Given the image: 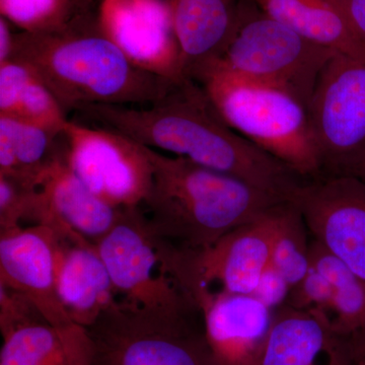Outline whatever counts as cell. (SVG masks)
I'll use <instances>...</instances> for the list:
<instances>
[{
    "label": "cell",
    "mask_w": 365,
    "mask_h": 365,
    "mask_svg": "<svg viewBox=\"0 0 365 365\" xmlns=\"http://www.w3.org/2000/svg\"><path fill=\"white\" fill-rule=\"evenodd\" d=\"M66 114L30 66L19 60L0 63V115L63 132Z\"/></svg>",
    "instance_id": "obj_23"
},
{
    "label": "cell",
    "mask_w": 365,
    "mask_h": 365,
    "mask_svg": "<svg viewBox=\"0 0 365 365\" xmlns=\"http://www.w3.org/2000/svg\"><path fill=\"white\" fill-rule=\"evenodd\" d=\"M241 0H169L185 78L217 58L234 32Z\"/></svg>",
    "instance_id": "obj_18"
},
{
    "label": "cell",
    "mask_w": 365,
    "mask_h": 365,
    "mask_svg": "<svg viewBox=\"0 0 365 365\" xmlns=\"http://www.w3.org/2000/svg\"><path fill=\"white\" fill-rule=\"evenodd\" d=\"M281 203L205 248L176 249L157 237L165 270L187 295L194 292L253 294L270 263Z\"/></svg>",
    "instance_id": "obj_7"
},
{
    "label": "cell",
    "mask_w": 365,
    "mask_h": 365,
    "mask_svg": "<svg viewBox=\"0 0 365 365\" xmlns=\"http://www.w3.org/2000/svg\"><path fill=\"white\" fill-rule=\"evenodd\" d=\"M103 128L175 157L237 178L283 200L304 181L297 173L235 132L196 81L185 78L146 106L85 105L76 110Z\"/></svg>",
    "instance_id": "obj_1"
},
{
    "label": "cell",
    "mask_w": 365,
    "mask_h": 365,
    "mask_svg": "<svg viewBox=\"0 0 365 365\" xmlns=\"http://www.w3.org/2000/svg\"><path fill=\"white\" fill-rule=\"evenodd\" d=\"M332 297L330 281L312 266L306 277L292 288L287 306L309 312L326 321L330 313Z\"/></svg>",
    "instance_id": "obj_27"
},
{
    "label": "cell",
    "mask_w": 365,
    "mask_h": 365,
    "mask_svg": "<svg viewBox=\"0 0 365 365\" xmlns=\"http://www.w3.org/2000/svg\"><path fill=\"white\" fill-rule=\"evenodd\" d=\"M148 148L153 185L143 205L153 234L180 250H198L283 199L188 158Z\"/></svg>",
    "instance_id": "obj_3"
},
{
    "label": "cell",
    "mask_w": 365,
    "mask_h": 365,
    "mask_svg": "<svg viewBox=\"0 0 365 365\" xmlns=\"http://www.w3.org/2000/svg\"><path fill=\"white\" fill-rule=\"evenodd\" d=\"M59 235L46 225L0 232V283L23 292L48 323L57 328L76 325L59 299L55 256Z\"/></svg>",
    "instance_id": "obj_13"
},
{
    "label": "cell",
    "mask_w": 365,
    "mask_h": 365,
    "mask_svg": "<svg viewBox=\"0 0 365 365\" xmlns=\"http://www.w3.org/2000/svg\"><path fill=\"white\" fill-rule=\"evenodd\" d=\"M95 245L122 306L160 314L199 311L165 270L141 206L123 209L112 230Z\"/></svg>",
    "instance_id": "obj_8"
},
{
    "label": "cell",
    "mask_w": 365,
    "mask_h": 365,
    "mask_svg": "<svg viewBox=\"0 0 365 365\" xmlns=\"http://www.w3.org/2000/svg\"><path fill=\"white\" fill-rule=\"evenodd\" d=\"M41 178L20 172L0 174V232L41 223Z\"/></svg>",
    "instance_id": "obj_25"
},
{
    "label": "cell",
    "mask_w": 365,
    "mask_h": 365,
    "mask_svg": "<svg viewBox=\"0 0 365 365\" xmlns=\"http://www.w3.org/2000/svg\"><path fill=\"white\" fill-rule=\"evenodd\" d=\"M309 257L312 266L328 278L333 288L326 323L365 365V281L313 239Z\"/></svg>",
    "instance_id": "obj_21"
},
{
    "label": "cell",
    "mask_w": 365,
    "mask_h": 365,
    "mask_svg": "<svg viewBox=\"0 0 365 365\" xmlns=\"http://www.w3.org/2000/svg\"><path fill=\"white\" fill-rule=\"evenodd\" d=\"M0 365H96L95 348L83 327L33 322L2 336Z\"/></svg>",
    "instance_id": "obj_19"
},
{
    "label": "cell",
    "mask_w": 365,
    "mask_h": 365,
    "mask_svg": "<svg viewBox=\"0 0 365 365\" xmlns=\"http://www.w3.org/2000/svg\"><path fill=\"white\" fill-rule=\"evenodd\" d=\"M88 331L96 365H218L200 312L146 313L118 302Z\"/></svg>",
    "instance_id": "obj_6"
},
{
    "label": "cell",
    "mask_w": 365,
    "mask_h": 365,
    "mask_svg": "<svg viewBox=\"0 0 365 365\" xmlns=\"http://www.w3.org/2000/svg\"><path fill=\"white\" fill-rule=\"evenodd\" d=\"M202 317L206 340L218 365H257L275 312L252 294H188Z\"/></svg>",
    "instance_id": "obj_14"
},
{
    "label": "cell",
    "mask_w": 365,
    "mask_h": 365,
    "mask_svg": "<svg viewBox=\"0 0 365 365\" xmlns=\"http://www.w3.org/2000/svg\"><path fill=\"white\" fill-rule=\"evenodd\" d=\"M290 292L292 287L287 278L272 264L269 263L261 274L252 295L271 311L276 312L280 307L287 306Z\"/></svg>",
    "instance_id": "obj_29"
},
{
    "label": "cell",
    "mask_w": 365,
    "mask_h": 365,
    "mask_svg": "<svg viewBox=\"0 0 365 365\" xmlns=\"http://www.w3.org/2000/svg\"><path fill=\"white\" fill-rule=\"evenodd\" d=\"M309 235L299 208L290 201H283L278 207L270 263L287 278L292 289L312 267Z\"/></svg>",
    "instance_id": "obj_24"
},
{
    "label": "cell",
    "mask_w": 365,
    "mask_h": 365,
    "mask_svg": "<svg viewBox=\"0 0 365 365\" xmlns=\"http://www.w3.org/2000/svg\"><path fill=\"white\" fill-rule=\"evenodd\" d=\"M88 0H0V11L24 32H40L63 25Z\"/></svg>",
    "instance_id": "obj_26"
},
{
    "label": "cell",
    "mask_w": 365,
    "mask_h": 365,
    "mask_svg": "<svg viewBox=\"0 0 365 365\" xmlns=\"http://www.w3.org/2000/svg\"><path fill=\"white\" fill-rule=\"evenodd\" d=\"M357 39L365 46V0H339Z\"/></svg>",
    "instance_id": "obj_30"
},
{
    "label": "cell",
    "mask_w": 365,
    "mask_h": 365,
    "mask_svg": "<svg viewBox=\"0 0 365 365\" xmlns=\"http://www.w3.org/2000/svg\"><path fill=\"white\" fill-rule=\"evenodd\" d=\"M264 13L304 39L333 51L365 59L339 0H253Z\"/></svg>",
    "instance_id": "obj_20"
},
{
    "label": "cell",
    "mask_w": 365,
    "mask_h": 365,
    "mask_svg": "<svg viewBox=\"0 0 365 365\" xmlns=\"http://www.w3.org/2000/svg\"><path fill=\"white\" fill-rule=\"evenodd\" d=\"M63 136L69 168L95 195L117 208L143 206L153 177L146 146L119 132L69 120Z\"/></svg>",
    "instance_id": "obj_10"
},
{
    "label": "cell",
    "mask_w": 365,
    "mask_h": 365,
    "mask_svg": "<svg viewBox=\"0 0 365 365\" xmlns=\"http://www.w3.org/2000/svg\"><path fill=\"white\" fill-rule=\"evenodd\" d=\"M103 30L139 67L170 79H185L169 0H101Z\"/></svg>",
    "instance_id": "obj_12"
},
{
    "label": "cell",
    "mask_w": 365,
    "mask_h": 365,
    "mask_svg": "<svg viewBox=\"0 0 365 365\" xmlns=\"http://www.w3.org/2000/svg\"><path fill=\"white\" fill-rule=\"evenodd\" d=\"M59 299L76 325L90 329L118 304L116 290L95 244L59 235L55 256Z\"/></svg>",
    "instance_id": "obj_16"
},
{
    "label": "cell",
    "mask_w": 365,
    "mask_h": 365,
    "mask_svg": "<svg viewBox=\"0 0 365 365\" xmlns=\"http://www.w3.org/2000/svg\"><path fill=\"white\" fill-rule=\"evenodd\" d=\"M9 21L4 16H0V63L9 61L13 52L14 34Z\"/></svg>",
    "instance_id": "obj_31"
},
{
    "label": "cell",
    "mask_w": 365,
    "mask_h": 365,
    "mask_svg": "<svg viewBox=\"0 0 365 365\" xmlns=\"http://www.w3.org/2000/svg\"><path fill=\"white\" fill-rule=\"evenodd\" d=\"M64 158L63 132L0 115V174L20 172L42 178Z\"/></svg>",
    "instance_id": "obj_22"
},
{
    "label": "cell",
    "mask_w": 365,
    "mask_h": 365,
    "mask_svg": "<svg viewBox=\"0 0 365 365\" xmlns=\"http://www.w3.org/2000/svg\"><path fill=\"white\" fill-rule=\"evenodd\" d=\"M288 201L299 208L312 239L365 281V178L304 180Z\"/></svg>",
    "instance_id": "obj_11"
},
{
    "label": "cell",
    "mask_w": 365,
    "mask_h": 365,
    "mask_svg": "<svg viewBox=\"0 0 365 365\" xmlns=\"http://www.w3.org/2000/svg\"><path fill=\"white\" fill-rule=\"evenodd\" d=\"M257 365H361L323 319L289 306L275 312Z\"/></svg>",
    "instance_id": "obj_17"
},
{
    "label": "cell",
    "mask_w": 365,
    "mask_h": 365,
    "mask_svg": "<svg viewBox=\"0 0 365 365\" xmlns=\"http://www.w3.org/2000/svg\"><path fill=\"white\" fill-rule=\"evenodd\" d=\"M309 113L322 176L354 175L365 160V59L334 55Z\"/></svg>",
    "instance_id": "obj_9"
},
{
    "label": "cell",
    "mask_w": 365,
    "mask_h": 365,
    "mask_svg": "<svg viewBox=\"0 0 365 365\" xmlns=\"http://www.w3.org/2000/svg\"><path fill=\"white\" fill-rule=\"evenodd\" d=\"M9 60L30 66L66 113L85 105L153 104L179 83L136 66L88 4L56 28L14 34Z\"/></svg>",
    "instance_id": "obj_2"
},
{
    "label": "cell",
    "mask_w": 365,
    "mask_h": 365,
    "mask_svg": "<svg viewBox=\"0 0 365 365\" xmlns=\"http://www.w3.org/2000/svg\"><path fill=\"white\" fill-rule=\"evenodd\" d=\"M196 81L235 132L304 180L322 176L309 108L279 86L235 76L212 62L197 67Z\"/></svg>",
    "instance_id": "obj_4"
},
{
    "label": "cell",
    "mask_w": 365,
    "mask_h": 365,
    "mask_svg": "<svg viewBox=\"0 0 365 365\" xmlns=\"http://www.w3.org/2000/svg\"><path fill=\"white\" fill-rule=\"evenodd\" d=\"M337 53L304 39L253 0H241L234 32L222 54L209 62L241 78L284 88L309 108L322 71Z\"/></svg>",
    "instance_id": "obj_5"
},
{
    "label": "cell",
    "mask_w": 365,
    "mask_h": 365,
    "mask_svg": "<svg viewBox=\"0 0 365 365\" xmlns=\"http://www.w3.org/2000/svg\"><path fill=\"white\" fill-rule=\"evenodd\" d=\"M46 321L32 300L23 292L0 283V332L1 336L33 322Z\"/></svg>",
    "instance_id": "obj_28"
},
{
    "label": "cell",
    "mask_w": 365,
    "mask_h": 365,
    "mask_svg": "<svg viewBox=\"0 0 365 365\" xmlns=\"http://www.w3.org/2000/svg\"><path fill=\"white\" fill-rule=\"evenodd\" d=\"M40 193V225L78 241L96 244L112 230L123 210L95 195L72 172L66 158L43 175Z\"/></svg>",
    "instance_id": "obj_15"
},
{
    "label": "cell",
    "mask_w": 365,
    "mask_h": 365,
    "mask_svg": "<svg viewBox=\"0 0 365 365\" xmlns=\"http://www.w3.org/2000/svg\"><path fill=\"white\" fill-rule=\"evenodd\" d=\"M354 176L365 178V160L364 163L360 165L359 169L357 170V172L355 173Z\"/></svg>",
    "instance_id": "obj_32"
}]
</instances>
